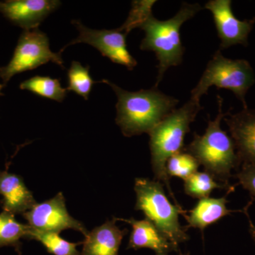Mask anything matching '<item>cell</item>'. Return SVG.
Returning a JSON list of instances; mask_svg holds the SVG:
<instances>
[{
	"instance_id": "obj_7",
	"label": "cell",
	"mask_w": 255,
	"mask_h": 255,
	"mask_svg": "<svg viewBox=\"0 0 255 255\" xmlns=\"http://www.w3.org/2000/svg\"><path fill=\"white\" fill-rule=\"evenodd\" d=\"M52 62L64 68L61 54L50 50L46 33L38 28L24 30L18 38L17 45L9 63L0 68V78L4 86L14 75L29 71Z\"/></svg>"
},
{
	"instance_id": "obj_13",
	"label": "cell",
	"mask_w": 255,
	"mask_h": 255,
	"mask_svg": "<svg viewBox=\"0 0 255 255\" xmlns=\"http://www.w3.org/2000/svg\"><path fill=\"white\" fill-rule=\"evenodd\" d=\"M0 195L3 211L14 215H23L37 204L23 178L6 170L0 171Z\"/></svg>"
},
{
	"instance_id": "obj_10",
	"label": "cell",
	"mask_w": 255,
	"mask_h": 255,
	"mask_svg": "<svg viewBox=\"0 0 255 255\" xmlns=\"http://www.w3.org/2000/svg\"><path fill=\"white\" fill-rule=\"evenodd\" d=\"M231 0H211L205 9L212 13L218 35L221 39L220 50L226 49L236 45L247 46L248 36L255 23V18L251 20L238 19L231 8Z\"/></svg>"
},
{
	"instance_id": "obj_17",
	"label": "cell",
	"mask_w": 255,
	"mask_h": 255,
	"mask_svg": "<svg viewBox=\"0 0 255 255\" xmlns=\"http://www.w3.org/2000/svg\"><path fill=\"white\" fill-rule=\"evenodd\" d=\"M19 87L21 90H28L40 97L58 102H63L68 91L61 86L58 79L38 75L21 82Z\"/></svg>"
},
{
	"instance_id": "obj_14",
	"label": "cell",
	"mask_w": 255,
	"mask_h": 255,
	"mask_svg": "<svg viewBox=\"0 0 255 255\" xmlns=\"http://www.w3.org/2000/svg\"><path fill=\"white\" fill-rule=\"evenodd\" d=\"M129 223L132 226V232L128 248L138 250L148 248L157 255H167L170 252L179 251V248L164 237L155 225L147 219L137 221L134 219H115Z\"/></svg>"
},
{
	"instance_id": "obj_3",
	"label": "cell",
	"mask_w": 255,
	"mask_h": 255,
	"mask_svg": "<svg viewBox=\"0 0 255 255\" xmlns=\"http://www.w3.org/2000/svg\"><path fill=\"white\" fill-rule=\"evenodd\" d=\"M202 109L200 102L190 99L182 107L172 111L149 133L152 171L157 180L164 183L177 206L166 172V164L172 155L184 150V137Z\"/></svg>"
},
{
	"instance_id": "obj_4",
	"label": "cell",
	"mask_w": 255,
	"mask_h": 255,
	"mask_svg": "<svg viewBox=\"0 0 255 255\" xmlns=\"http://www.w3.org/2000/svg\"><path fill=\"white\" fill-rule=\"evenodd\" d=\"M219 98V114L214 121L209 120L204 135L196 132L194 139L184 150L194 156L205 172L216 180L228 185L231 171L240 166L236 145L232 137L221 127L222 119L227 115L222 112L223 99Z\"/></svg>"
},
{
	"instance_id": "obj_20",
	"label": "cell",
	"mask_w": 255,
	"mask_h": 255,
	"mask_svg": "<svg viewBox=\"0 0 255 255\" xmlns=\"http://www.w3.org/2000/svg\"><path fill=\"white\" fill-rule=\"evenodd\" d=\"M229 186L219 184L206 172H196L184 180V191L187 195L200 199L209 198L215 189H226Z\"/></svg>"
},
{
	"instance_id": "obj_23",
	"label": "cell",
	"mask_w": 255,
	"mask_h": 255,
	"mask_svg": "<svg viewBox=\"0 0 255 255\" xmlns=\"http://www.w3.org/2000/svg\"><path fill=\"white\" fill-rule=\"evenodd\" d=\"M236 177L242 187L249 191L255 199V162L243 164Z\"/></svg>"
},
{
	"instance_id": "obj_19",
	"label": "cell",
	"mask_w": 255,
	"mask_h": 255,
	"mask_svg": "<svg viewBox=\"0 0 255 255\" xmlns=\"http://www.w3.org/2000/svg\"><path fill=\"white\" fill-rule=\"evenodd\" d=\"M27 239L39 242L53 255H80L77 246L82 243H70L60 237L58 233L41 232L31 228Z\"/></svg>"
},
{
	"instance_id": "obj_26",
	"label": "cell",
	"mask_w": 255,
	"mask_h": 255,
	"mask_svg": "<svg viewBox=\"0 0 255 255\" xmlns=\"http://www.w3.org/2000/svg\"><path fill=\"white\" fill-rule=\"evenodd\" d=\"M179 255H189V253H186V254H180Z\"/></svg>"
},
{
	"instance_id": "obj_25",
	"label": "cell",
	"mask_w": 255,
	"mask_h": 255,
	"mask_svg": "<svg viewBox=\"0 0 255 255\" xmlns=\"http://www.w3.org/2000/svg\"><path fill=\"white\" fill-rule=\"evenodd\" d=\"M4 85H3V84H0V96H2L3 94L2 92H1V90H2L3 87H4Z\"/></svg>"
},
{
	"instance_id": "obj_1",
	"label": "cell",
	"mask_w": 255,
	"mask_h": 255,
	"mask_svg": "<svg viewBox=\"0 0 255 255\" xmlns=\"http://www.w3.org/2000/svg\"><path fill=\"white\" fill-rule=\"evenodd\" d=\"M156 1H134L127 21L132 28H140L145 33L140 48L153 51L158 60V75L155 87L162 81L164 73L170 67L182 63L185 48L180 37L183 23L194 17L202 8L201 5L183 3L181 9L173 17L159 21L154 17L152 7Z\"/></svg>"
},
{
	"instance_id": "obj_5",
	"label": "cell",
	"mask_w": 255,
	"mask_h": 255,
	"mask_svg": "<svg viewBox=\"0 0 255 255\" xmlns=\"http://www.w3.org/2000/svg\"><path fill=\"white\" fill-rule=\"evenodd\" d=\"M134 189L136 194L135 210L142 211L146 219L153 223L164 237L178 248L179 243L189 239L187 229L179 222V214L186 216L185 211L168 200L160 182L136 178Z\"/></svg>"
},
{
	"instance_id": "obj_12",
	"label": "cell",
	"mask_w": 255,
	"mask_h": 255,
	"mask_svg": "<svg viewBox=\"0 0 255 255\" xmlns=\"http://www.w3.org/2000/svg\"><path fill=\"white\" fill-rule=\"evenodd\" d=\"M223 119L229 128L240 163L255 162V110L247 108L235 114L228 112Z\"/></svg>"
},
{
	"instance_id": "obj_18",
	"label": "cell",
	"mask_w": 255,
	"mask_h": 255,
	"mask_svg": "<svg viewBox=\"0 0 255 255\" xmlns=\"http://www.w3.org/2000/svg\"><path fill=\"white\" fill-rule=\"evenodd\" d=\"M31 227L15 219L14 215L3 211L0 214V248L12 246L18 248L21 238L27 239Z\"/></svg>"
},
{
	"instance_id": "obj_16",
	"label": "cell",
	"mask_w": 255,
	"mask_h": 255,
	"mask_svg": "<svg viewBox=\"0 0 255 255\" xmlns=\"http://www.w3.org/2000/svg\"><path fill=\"white\" fill-rule=\"evenodd\" d=\"M228 202L226 196L219 199L209 197L200 199L190 211L189 216H185L188 227L199 228L203 231L231 213L241 211L228 209Z\"/></svg>"
},
{
	"instance_id": "obj_21",
	"label": "cell",
	"mask_w": 255,
	"mask_h": 255,
	"mask_svg": "<svg viewBox=\"0 0 255 255\" xmlns=\"http://www.w3.org/2000/svg\"><path fill=\"white\" fill-rule=\"evenodd\" d=\"M69 85L68 91H73L81 96L85 100L89 99L92 86L96 82L90 74V66L84 67L80 62H72L68 71Z\"/></svg>"
},
{
	"instance_id": "obj_8",
	"label": "cell",
	"mask_w": 255,
	"mask_h": 255,
	"mask_svg": "<svg viewBox=\"0 0 255 255\" xmlns=\"http://www.w3.org/2000/svg\"><path fill=\"white\" fill-rule=\"evenodd\" d=\"M72 23L78 28L79 36L64 46L60 50V54L67 47L76 43H87L113 63L124 65L129 70H133L136 66V60L127 49V37L129 32L123 26L113 30H95L84 26L79 20H73Z\"/></svg>"
},
{
	"instance_id": "obj_22",
	"label": "cell",
	"mask_w": 255,
	"mask_h": 255,
	"mask_svg": "<svg viewBox=\"0 0 255 255\" xmlns=\"http://www.w3.org/2000/svg\"><path fill=\"white\" fill-rule=\"evenodd\" d=\"M199 162L185 151L172 155L166 164V172L169 177H177L186 180L198 172Z\"/></svg>"
},
{
	"instance_id": "obj_2",
	"label": "cell",
	"mask_w": 255,
	"mask_h": 255,
	"mask_svg": "<svg viewBox=\"0 0 255 255\" xmlns=\"http://www.w3.org/2000/svg\"><path fill=\"white\" fill-rule=\"evenodd\" d=\"M102 82L110 85L118 97L116 122L127 137L150 133L179 103L157 87L128 92L109 80Z\"/></svg>"
},
{
	"instance_id": "obj_6",
	"label": "cell",
	"mask_w": 255,
	"mask_h": 255,
	"mask_svg": "<svg viewBox=\"0 0 255 255\" xmlns=\"http://www.w3.org/2000/svg\"><path fill=\"white\" fill-rule=\"evenodd\" d=\"M255 82L254 71L249 62L225 58L219 50L208 63L197 85L191 90V99L199 102L203 95H207L210 87L216 86L232 91L247 109L246 94Z\"/></svg>"
},
{
	"instance_id": "obj_15",
	"label": "cell",
	"mask_w": 255,
	"mask_h": 255,
	"mask_svg": "<svg viewBox=\"0 0 255 255\" xmlns=\"http://www.w3.org/2000/svg\"><path fill=\"white\" fill-rule=\"evenodd\" d=\"M128 230H121L116 220L94 228L83 242L82 255H118L119 248Z\"/></svg>"
},
{
	"instance_id": "obj_24",
	"label": "cell",
	"mask_w": 255,
	"mask_h": 255,
	"mask_svg": "<svg viewBox=\"0 0 255 255\" xmlns=\"http://www.w3.org/2000/svg\"><path fill=\"white\" fill-rule=\"evenodd\" d=\"M248 206H247L246 209H245V214L248 216V221H249V232L251 233V237L255 243V226L252 222L251 218H250L249 215H248Z\"/></svg>"
},
{
	"instance_id": "obj_9",
	"label": "cell",
	"mask_w": 255,
	"mask_h": 255,
	"mask_svg": "<svg viewBox=\"0 0 255 255\" xmlns=\"http://www.w3.org/2000/svg\"><path fill=\"white\" fill-rule=\"evenodd\" d=\"M28 226L41 232L59 233L65 230L73 229L82 233L85 237L89 234L86 227L69 214L65 205V197L60 192L54 197L37 204L23 214Z\"/></svg>"
},
{
	"instance_id": "obj_11",
	"label": "cell",
	"mask_w": 255,
	"mask_h": 255,
	"mask_svg": "<svg viewBox=\"0 0 255 255\" xmlns=\"http://www.w3.org/2000/svg\"><path fill=\"white\" fill-rule=\"evenodd\" d=\"M60 4L57 0H7L0 1V12L24 31L38 28Z\"/></svg>"
}]
</instances>
